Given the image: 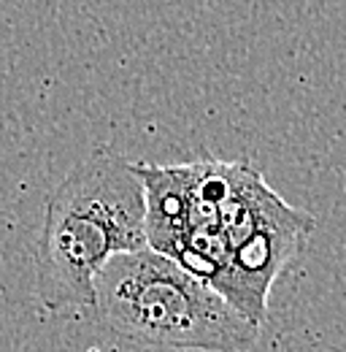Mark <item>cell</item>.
Masks as SVG:
<instances>
[{
    "label": "cell",
    "instance_id": "obj_2",
    "mask_svg": "<svg viewBox=\"0 0 346 352\" xmlns=\"http://www.w3.org/2000/svg\"><path fill=\"white\" fill-rule=\"evenodd\" d=\"M146 241V195L132 163L95 149L46 201L36 241V293L46 311H92L95 279Z\"/></svg>",
    "mask_w": 346,
    "mask_h": 352
},
{
    "label": "cell",
    "instance_id": "obj_3",
    "mask_svg": "<svg viewBox=\"0 0 346 352\" xmlns=\"http://www.w3.org/2000/svg\"><path fill=\"white\" fill-rule=\"evenodd\" d=\"M92 314L130 352H249L260 336L257 322L152 247L103 265Z\"/></svg>",
    "mask_w": 346,
    "mask_h": 352
},
{
    "label": "cell",
    "instance_id": "obj_1",
    "mask_svg": "<svg viewBox=\"0 0 346 352\" xmlns=\"http://www.w3.org/2000/svg\"><path fill=\"white\" fill-rule=\"evenodd\" d=\"M146 195V241L224 296L252 322L268 317V293L298 258L316 220L290 206L241 160L132 163Z\"/></svg>",
    "mask_w": 346,
    "mask_h": 352
}]
</instances>
